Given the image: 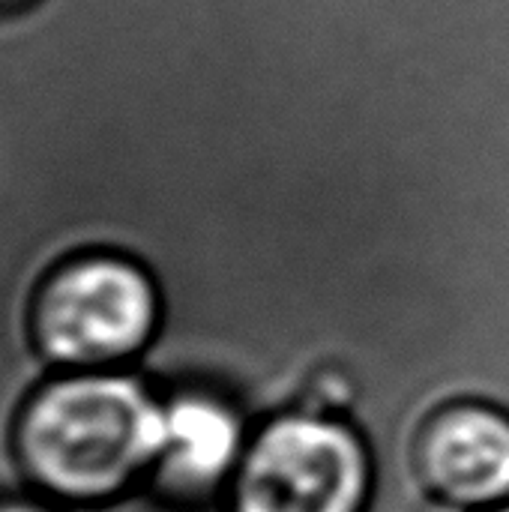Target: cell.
<instances>
[{
	"mask_svg": "<svg viewBox=\"0 0 509 512\" xmlns=\"http://www.w3.org/2000/svg\"><path fill=\"white\" fill-rule=\"evenodd\" d=\"M165 447V396L141 375L84 369L45 384L21 411L27 477L66 501H108L147 480Z\"/></svg>",
	"mask_w": 509,
	"mask_h": 512,
	"instance_id": "1",
	"label": "cell"
},
{
	"mask_svg": "<svg viewBox=\"0 0 509 512\" xmlns=\"http://www.w3.org/2000/svg\"><path fill=\"white\" fill-rule=\"evenodd\" d=\"M156 276L126 252H87L57 267L33 300L39 351L72 372L111 369L144 354L162 330Z\"/></svg>",
	"mask_w": 509,
	"mask_h": 512,
	"instance_id": "2",
	"label": "cell"
},
{
	"mask_svg": "<svg viewBox=\"0 0 509 512\" xmlns=\"http://www.w3.org/2000/svg\"><path fill=\"white\" fill-rule=\"evenodd\" d=\"M375 465L363 435L318 414H279L246 441L228 480V512H366Z\"/></svg>",
	"mask_w": 509,
	"mask_h": 512,
	"instance_id": "3",
	"label": "cell"
},
{
	"mask_svg": "<svg viewBox=\"0 0 509 512\" xmlns=\"http://www.w3.org/2000/svg\"><path fill=\"white\" fill-rule=\"evenodd\" d=\"M423 492L453 512H483L509 501V414L489 402L435 411L414 450Z\"/></svg>",
	"mask_w": 509,
	"mask_h": 512,
	"instance_id": "4",
	"label": "cell"
},
{
	"mask_svg": "<svg viewBox=\"0 0 509 512\" xmlns=\"http://www.w3.org/2000/svg\"><path fill=\"white\" fill-rule=\"evenodd\" d=\"M249 429L216 393L165 396V447L147 483L177 512H228L225 489L243 456Z\"/></svg>",
	"mask_w": 509,
	"mask_h": 512,
	"instance_id": "5",
	"label": "cell"
},
{
	"mask_svg": "<svg viewBox=\"0 0 509 512\" xmlns=\"http://www.w3.org/2000/svg\"><path fill=\"white\" fill-rule=\"evenodd\" d=\"M0 512H48V510H42V507H36V504H24V501H6V504H0Z\"/></svg>",
	"mask_w": 509,
	"mask_h": 512,
	"instance_id": "6",
	"label": "cell"
},
{
	"mask_svg": "<svg viewBox=\"0 0 509 512\" xmlns=\"http://www.w3.org/2000/svg\"><path fill=\"white\" fill-rule=\"evenodd\" d=\"M483 512H509V501L507 504H498V507H492V510H483Z\"/></svg>",
	"mask_w": 509,
	"mask_h": 512,
	"instance_id": "7",
	"label": "cell"
},
{
	"mask_svg": "<svg viewBox=\"0 0 509 512\" xmlns=\"http://www.w3.org/2000/svg\"><path fill=\"white\" fill-rule=\"evenodd\" d=\"M0 3H18V0H0Z\"/></svg>",
	"mask_w": 509,
	"mask_h": 512,
	"instance_id": "8",
	"label": "cell"
}]
</instances>
